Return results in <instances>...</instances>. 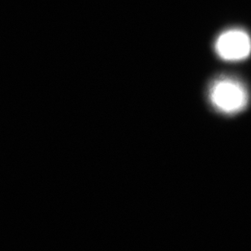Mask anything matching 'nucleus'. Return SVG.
I'll return each mask as SVG.
<instances>
[{
	"instance_id": "f257e3e1",
	"label": "nucleus",
	"mask_w": 251,
	"mask_h": 251,
	"mask_svg": "<svg viewBox=\"0 0 251 251\" xmlns=\"http://www.w3.org/2000/svg\"><path fill=\"white\" fill-rule=\"evenodd\" d=\"M207 93L211 106L227 116L242 112L250 100L249 90L245 84L233 76H219L211 82Z\"/></svg>"
},
{
	"instance_id": "f03ea898",
	"label": "nucleus",
	"mask_w": 251,
	"mask_h": 251,
	"mask_svg": "<svg viewBox=\"0 0 251 251\" xmlns=\"http://www.w3.org/2000/svg\"><path fill=\"white\" fill-rule=\"evenodd\" d=\"M216 53L226 62H241L251 54V37L240 28H232L217 37L214 44Z\"/></svg>"
}]
</instances>
